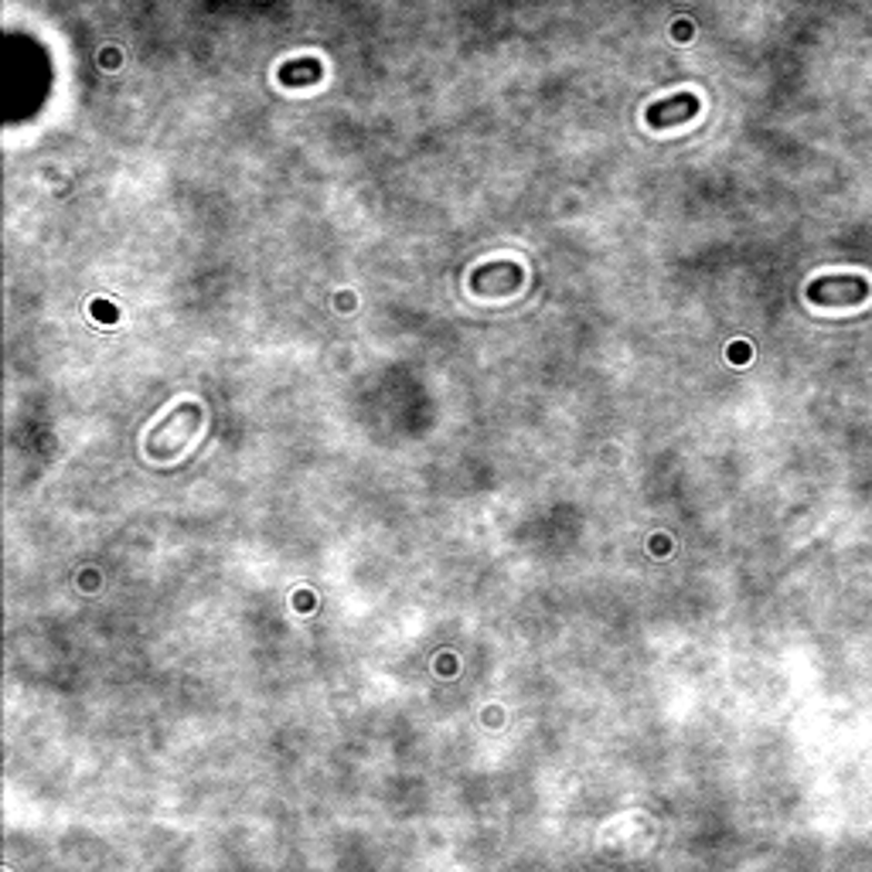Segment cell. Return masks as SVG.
I'll use <instances>...</instances> for the list:
<instances>
[{
	"instance_id": "cell-1",
	"label": "cell",
	"mask_w": 872,
	"mask_h": 872,
	"mask_svg": "<svg viewBox=\"0 0 872 872\" xmlns=\"http://www.w3.org/2000/svg\"><path fill=\"white\" fill-rule=\"evenodd\" d=\"M872 294L865 277H855V272H845V277H822L807 284V300L818 307H855Z\"/></svg>"
},
{
	"instance_id": "cell-2",
	"label": "cell",
	"mask_w": 872,
	"mask_h": 872,
	"mask_svg": "<svg viewBox=\"0 0 872 872\" xmlns=\"http://www.w3.org/2000/svg\"><path fill=\"white\" fill-rule=\"evenodd\" d=\"M698 113V99L692 92H678L672 99H662L647 109V123L651 127H672V123H682V120H692Z\"/></svg>"
},
{
	"instance_id": "cell-3",
	"label": "cell",
	"mask_w": 872,
	"mask_h": 872,
	"mask_svg": "<svg viewBox=\"0 0 872 872\" xmlns=\"http://www.w3.org/2000/svg\"><path fill=\"white\" fill-rule=\"evenodd\" d=\"M324 69L317 59H300V62H287L280 69V82L284 86H307V82H320Z\"/></svg>"
}]
</instances>
